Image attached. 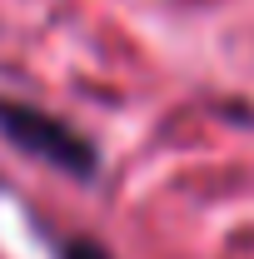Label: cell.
<instances>
[{
	"mask_svg": "<svg viewBox=\"0 0 254 259\" xmlns=\"http://www.w3.org/2000/svg\"><path fill=\"white\" fill-rule=\"evenodd\" d=\"M0 135H5L15 150H25L30 160L60 169V175H70V180H95L100 175L95 145H90L75 125L55 120L50 110H35V105H25V100H0Z\"/></svg>",
	"mask_w": 254,
	"mask_h": 259,
	"instance_id": "cell-1",
	"label": "cell"
},
{
	"mask_svg": "<svg viewBox=\"0 0 254 259\" xmlns=\"http://www.w3.org/2000/svg\"><path fill=\"white\" fill-rule=\"evenodd\" d=\"M60 259H115L100 239H65L60 244Z\"/></svg>",
	"mask_w": 254,
	"mask_h": 259,
	"instance_id": "cell-2",
	"label": "cell"
}]
</instances>
